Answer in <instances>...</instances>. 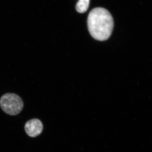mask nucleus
Listing matches in <instances>:
<instances>
[{
  "label": "nucleus",
  "instance_id": "nucleus-1",
  "mask_svg": "<svg viewBox=\"0 0 152 152\" xmlns=\"http://www.w3.org/2000/svg\"><path fill=\"white\" fill-rule=\"evenodd\" d=\"M88 26L90 34L94 39L99 41L106 40L111 35L114 27L113 19L107 10L96 8L89 14Z\"/></svg>",
  "mask_w": 152,
  "mask_h": 152
},
{
  "label": "nucleus",
  "instance_id": "nucleus-2",
  "mask_svg": "<svg viewBox=\"0 0 152 152\" xmlns=\"http://www.w3.org/2000/svg\"><path fill=\"white\" fill-rule=\"evenodd\" d=\"M0 106L6 113L11 115H16L22 111L24 103L18 95L7 93L2 96L0 99Z\"/></svg>",
  "mask_w": 152,
  "mask_h": 152
},
{
  "label": "nucleus",
  "instance_id": "nucleus-3",
  "mask_svg": "<svg viewBox=\"0 0 152 152\" xmlns=\"http://www.w3.org/2000/svg\"><path fill=\"white\" fill-rule=\"evenodd\" d=\"M43 129L42 123L38 119H33L28 121L25 126L27 134L32 137H35L42 133Z\"/></svg>",
  "mask_w": 152,
  "mask_h": 152
},
{
  "label": "nucleus",
  "instance_id": "nucleus-4",
  "mask_svg": "<svg viewBox=\"0 0 152 152\" xmlns=\"http://www.w3.org/2000/svg\"><path fill=\"white\" fill-rule=\"evenodd\" d=\"M90 0H79L76 6L77 12L80 13H83L86 12L89 5Z\"/></svg>",
  "mask_w": 152,
  "mask_h": 152
}]
</instances>
